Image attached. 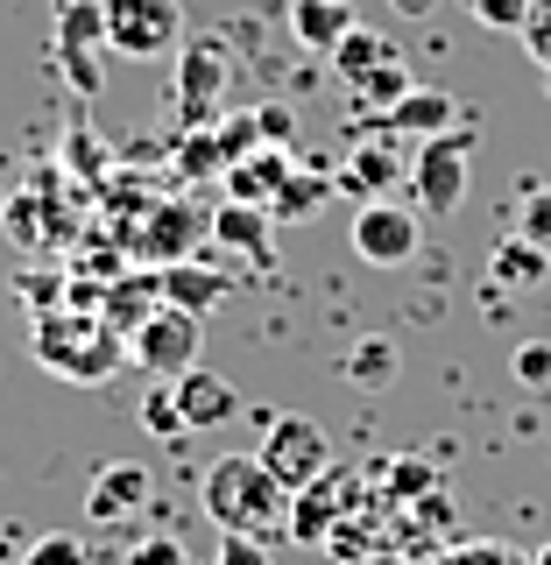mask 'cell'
Instances as JSON below:
<instances>
[{"mask_svg":"<svg viewBox=\"0 0 551 565\" xmlns=\"http://www.w3.org/2000/svg\"><path fill=\"white\" fill-rule=\"evenodd\" d=\"M530 565H551V544H544V552H538V558H530Z\"/></svg>","mask_w":551,"mask_h":565,"instance_id":"60d3db41","label":"cell"},{"mask_svg":"<svg viewBox=\"0 0 551 565\" xmlns=\"http://www.w3.org/2000/svg\"><path fill=\"white\" fill-rule=\"evenodd\" d=\"M523 50L538 57V71H551V0H530V22H523Z\"/></svg>","mask_w":551,"mask_h":565,"instance_id":"d590c367","label":"cell"},{"mask_svg":"<svg viewBox=\"0 0 551 565\" xmlns=\"http://www.w3.org/2000/svg\"><path fill=\"white\" fill-rule=\"evenodd\" d=\"M389 8H396V14H403V22H424V14H432V8H438V0H389Z\"/></svg>","mask_w":551,"mask_h":565,"instance_id":"f35d334b","label":"cell"},{"mask_svg":"<svg viewBox=\"0 0 551 565\" xmlns=\"http://www.w3.org/2000/svg\"><path fill=\"white\" fill-rule=\"evenodd\" d=\"M467 156H474V120H453L446 135L417 141L411 149V199H417V212H432V220L459 212V199H467Z\"/></svg>","mask_w":551,"mask_h":565,"instance_id":"277c9868","label":"cell"},{"mask_svg":"<svg viewBox=\"0 0 551 565\" xmlns=\"http://www.w3.org/2000/svg\"><path fill=\"white\" fill-rule=\"evenodd\" d=\"M177 411H184L191 431H212V424H234L241 417V388L226 375H212V367H191V375H177Z\"/></svg>","mask_w":551,"mask_h":565,"instance_id":"5bb4252c","label":"cell"},{"mask_svg":"<svg viewBox=\"0 0 551 565\" xmlns=\"http://www.w3.org/2000/svg\"><path fill=\"white\" fill-rule=\"evenodd\" d=\"M226 78H234V64H226L220 35L184 43V50H177V120H184V128H212V120H220Z\"/></svg>","mask_w":551,"mask_h":565,"instance_id":"ba28073f","label":"cell"},{"mask_svg":"<svg viewBox=\"0 0 551 565\" xmlns=\"http://www.w3.org/2000/svg\"><path fill=\"white\" fill-rule=\"evenodd\" d=\"M459 120V106L446 99V93H424V85H411L389 114H375V128L382 135H403V141H432V135H446Z\"/></svg>","mask_w":551,"mask_h":565,"instance_id":"e0dca14e","label":"cell"},{"mask_svg":"<svg viewBox=\"0 0 551 565\" xmlns=\"http://www.w3.org/2000/svg\"><path fill=\"white\" fill-rule=\"evenodd\" d=\"M347 93H353V114L375 120V114H389V106L411 93V71H403V64H382V71H368L361 85H347Z\"/></svg>","mask_w":551,"mask_h":565,"instance_id":"603a6c76","label":"cell"},{"mask_svg":"<svg viewBox=\"0 0 551 565\" xmlns=\"http://www.w3.org/2000/svg\"><path fill=\"white\" fill-rule=\"evenodd\" d=\"M212 241V212H199L191 199H163L149 205V220L128 234V247L141 262H156V269H170V262H191V247Z\"/></svg>","mask_w":551,"mask_h":565,"instance_id":"8fae6325","label":"cell"},{"mask_svg":"<svg viewBox=\"0 0 551 565\" xmlns=\"http://www.w3.org/2000/svg\"><path fill=\"white\" fill-rule=\"evenodd\" d=\"M255 459L297 494V488H311L318 473L332 467V438H326V424H318V417H297V411H290V417H269V424H262Z\"/></svg>","mask_w":551,"mask_h":565,"instance_id":"8992f818","label":"cell"},{"mask_svg":"<svg viewBox=\"0 0 551 565\" xmlns=\"http://www.w3.org/2000/svg\"><path fill=\"white\" fill-rule=\"evenodd\" d=\"M22 565H85V537H71V530H50V537H35Z\"/></svg>","mask_w":551,"mask_h":565,"instance_id":"f1b7e54d","label":"cell"},{"mask_svg":"<svg viewBox=\"0 0 551 565\" xmlns=\"http://www.w3.org/2000/svg\"><path fill=\"white\" fill-rule=\"evenodd\" d=\"M326 64H332V78H340V85H361L368 71H382V64H403V50L389 43V35H375V29H361V22H353V29H347V43L332 50Z\"/></svg>","mask_w":551,"mask_h":565,"instance_id":"44dd1931","label":"cell"},{"mask_svg":"<svg viewBox=\"0 0 551 565\" xmlns=\"http://www.w3.org/2000/svg\"><path fill=\"white\" fill-rule=\"evenodd\" d=\"M347 375L361 382V388L389 382V375H396V340H361V347L347 353Z\"/></svg>","mask_w":551,"mask_h":565,"instance_id":"d4e9b609","label":"cell"},{"mask_svg":"<svg viewBox=\"0 0 551 565\" xmlns=\"http://www.w3.org/2000/svg\"><path fill=\"white\" fill-rule=\"evenodd\" d=\"M488 282H502V290H544V282H551V247L523 241V234L495 241V255H488Z\"/></svg>","mask_w":551,"mask_h":565,"instance_id":"ffe728a7","label":"cell"},{"mask_svg":"<svg viewBox=\"0 0 551 565\" xmlns=\"http://www.w3.org/2000/svg\"><path fill=\"white\" fill-rule=\"evenodd\" d=\"M212 241H220V247H234V255H247L255 269H269V262H276V220H269L262 205L226 199L220 212H212Z\"/></svg>","mask_w":551,"mask_h":565,"instance_id":"9a60e30c","label":"cell"},{"mask_svg":"<svg viewBox=\"0 0 551 565\" xmlns=\"http://www.w3.org/2000/svg\"><path fill=\"white\" fill-rule=\"evenodd\" d=\"M467 14H474L481 29H495V35H523L530 0H467Z\"/></svg>","mask_w":551,"mask_h":565,"instance_id":"4316f807","label":"cell"},{"mask_svg":"<svg viewBox=\"0 0 551 565\" xmlns=\"http://www.w3.org/2000/svg\"><path fill=\"white\" fill-rule=\"evenodd\" d=\"M128 565H191V552H184L177 537H163V530H149V537H135Z\"/></svg>","mask_w":551,"mask_h":565,"instance_id":"d6a6232c","label":"cell"},{"mask_svg":"<svg viewBox=\"0 0 551 565\" xmlns=\"http://www.w3.org/2000/svg\"><path fill=\"white\" fill-rule=\"evenodd\" d=\"M417 149V141H411ZM411 149H403V135H368L361 149L340 163V177H332V191L340 199H353V205H368V199H389L396 184H411Z\"/></svg>","mask_w":551,"mask_h":565,"instance_id":"30bf717a","label":"cell"},{"mask_svg":"<svg viewBox=\"0 0 551 565\" xmlns=\"http://www.w3.org/2000/svg\"><path fill=\"white\" fill-rule=\"evenodd\" d=\"M120 565H128V558H120Z\"/></svg>","mask_w":551,"mask_h":565,"instance_id":"7bdbcfd3","label":"cell"},{"mask_svg":"<svg viewBox=\"0 0 551 565\" xmlns=\"http://www.w3.org/2000/svg\"><path fill=\"white\" fill-rule=\"evenodd\" d=\"M290 177H297V156H290V149H255V156H241V163L226 170V199L269 212V205L283 199V184H290Z\"/></svg>","mask_w":551,"mask_h":565,"instance_id":"2e32d148","label":"cell"},{"mask_svg":"<svg viewBox=\"0 0 551 565\" xmlns=\"http://www.w3.org/2000/svg\"><path fill=\"white\" fill-rule=\"evenodd\" d=\"M29 347H35V361L50 367V375H64V382H114L120 367H128V340H120L114 326H106L99 311H85V305H57V311H35V326H29Z\"/></svg>","mask_w":551,"mask_h":565,"instance_id":"6da1fadb","label":"cell"},{"mask_svg":"<svg viewBox=\"0 0 551 565\" xmlns=\"http://www.w3.org/2000/svg\"><path fill=\"white\" fill-rule=\"evenodd\" d=\"M50 191H57V184H50V177H35V184H22L8 205H0V234H8L14 247H50L71 226L64 212L50 205Z\"/></svg>","mask_w":551,"mask_h":565,"instance_id":"4fadbf2b","label":"cell"},{"mask_svg":"<svg viewBox=\"0 0 551 565\" xmlns=\"http://www.w3.org/2000/svg\"><path fill=\"white\" fill-rule=\"evenodd\" d=\"M361 565H396V558H389V552H368V558H361Z\"/></svg>","mask_w":551,"mask_h":565,"instance_id":"ab89813d","label":"cell"},{"mask_svg":"<svg viewBox=\"0 0 551 565\" xmlns=\"http://www.w3.org/2000/svg\"><path fill=\"white\" fill-rule=\"evenodd\" d=\"M517 234H523V241H538V247H551V184L523 191V205H517Z\"/></svg>","mask_w":551,"mask_h":565,"instance_id":"4dcf8cb0","label":"cell"},{"mask_svg":"<svg viewBox=\"0 0 551 565\" xmlns=\"http://www.w3.org/2000/svg\"><path fill=\"white\" fill-rule=\"evenodd\" d=\"M106 8V50L128 64H156L184 50V0H99Z\"/></svg>","mask_w":551,"mask_h":565,"instance_id":"3957f363","label":"cell"},{"mask_svg":"<svg viewBox=\"0 0 551 565\" xmlns=\"http://www.w3.org/2000/svg\"><path fill=\"white\" fill-rule=\"evenodd\" d=\"M353 255L361 262H375V269H403V262L417 255V241H424V226H417V212L411 205H396V199H368V205H353Z\"/></svg>","mask_w":551,"mask_h":565,"instance_id":"9c48e42d","label":"cell"},{"mask_svg":"<svg viewBox=\"0 0 551 565\" xmlns=\"http://www.w3.org/2000/svg\"><path fill=\"white\" fill-rule=\"evenodd\" d=\"M220 297H226V276L220 269H199V262H170L163 269V305L177 311H220Z\"/></svg>","mask_w":551,"mask_h":565,"instance_id":"7402d4cb","label":"cell"},{"mask_svg":"<svg viewBox=\"0 0 551 565\" xmlns=\"http://www.w3.org/2000/svg\"><path fill=\"white\" fill-rule=\"evenodd\" d=\"M57 64H64V78H71V85H78V93H85V99H93V93H99V64H93V50H57Z\"/></svg>","mask_w":551,"mask_h":565,"instance_id":"74e56055","label":"cell"},{"mask_svg":"<svg viewBox=\"0 0 551 565\" xmlns=\"http://www.w3.org/2000/svg\"><path fill=\"white\" fill-rule=\"evenodd\" d=\"M283 22H290V35L305 50L332 57V50L347 43V29H353V0H290V8H283Z\"/></svg>","mask_w":551,"mask_h":565,"instance_id":"ac0fdd59","label":"cell"},{"mask_svg":"<svg viewBox=\"0 0 551 565\" xmlns=\"http://www.w3.org/2000/svg\"><path fill=\"white\" fill-rule=\"evenodd\" d=\"M199 509H205V523H220V530L269 537V530L290 516V488H283L255 452H226V459H212V467H205Z\"/></svg>","mask_w":551,"mask_h":565,"instance_id":"7a4b0ae2","label":"cell"},{"mask_svg":"<svg viewBox=\"0 0 551 565\" xmlns=\"http://www.w3.org/2000/svg\"><path fill=\"white\" fill-rule=\"evenodd\" d=\"M509 375H517V388H551V340H523L509 353Z\"/></svg>","mask_w":551,"mask_h":565,"instance_id":"83f0119b","label":"cell"},{"mask_svg":"<svg viewBox=\"0 0 551 565\" xmlns=\"http://www.w3.org/2000/svg\"><path fill=\"white\" fill-rule=\"evenodd\" d=\"M544 85H551V71H544Z\"/></svg>","mask_w":551,"mask_h":565,"instance_id":"b9f144b4","label":"cell"},{"mask_svg":"<svg viewBox=\"0 0 551 565\" xmlns=\"http://www.w3.org/2000/svg\"><path fill=\"white\" fill-rule=\"evenodd\" d=\"M326 191H332V177H318V170H297L290 184H283V199L269 205V220H276V226H283V220H297V212H311L318 199H326Z\"/></svg>","mask_w":551,"mask_h":565,"instance_id":"484cf974","label":"cell"},{"mask_svg":"<svg viewBox=\"0 0 551 565\" xmlns=\"http://www.w3.org/2000/svg\"><path fill=\"white\" fill-rule=\"evenodd\" d=\"M212 565H269V544L262 537H241V530H220V552Z\"/></svg>","mask_w":551,"mask_h":565,"instance_id":"e575fe53","label":"cell"},{"mask_svg":"<svg viewBox=\"0 0 551 565\" xmlns=\"http://www.w3.org/2000/svg\"><path fill=\"white\" fill-rule=\"evenodd\" d=\"M432 565H530V558L509 552V544H453V552L432 558Z\"/></svg>","mask_w":551,"mask_h":565,"instance_id":"836d02e7","label":"cell"},{"mask_svg":"<svg viewBox=\"0 0 551 565\" xmlns=\"http://www.w3.org/2000/svg\"><path fill=\"white\" fill-rule=\"evenodd\" d=\"M149 494H156L149 467H141V459H114V467H99L93 488H85V516L93 523H128L135 509H149Z\"/></svg>","mask_w":551,"mask_h":565,"instance_id":"7c38bea8","label":"cell"},{"mask_svg":"<svg viewBox=\"0 0 551 565\" xmlns=\"http://www.w3.org/2000/svg\"><path fill=\"white\" fill-rule=\"evenodd\" d=\"M199 340H205V318L199 311H177V305H156L141 326L128 332V361L156 382H177L199 367Z\"/></svg>","mask_w":551,"mask_h":565,"instance_id":"5b68a950","label":"cell"},{"mask_svg":"<svg viewBox=\"0 0 551 565\" xmlns=\"http://www.w3.org/2000/svg\"><path fill=\"white\" fill-rule=\"evenodd\" d=\"M255 128H262L269 149H290V141H297V114H290V106H255Z\"/></svg>","mask_w":551,"mask_h":565,"instance_id":"8d00e7d4","label":"cell"},{"mask_svg":"<svg viewBox=\"0 0 551 565\" xmlns=\"http://www.w3.org/2000/svg\"><path fill=\"white\" fill-rule=\"evenodd\" d=\"M353 494H361V481H353L347 467H326L311 488H297V494H290L283 537H290V544H305V552H326V544H332V530H340V523L353 516Z\"/></svg>","mask_w":551,"mask_h":565,"instance_id":"52a82bcc","label":"cell"},{"mask_svg":"<svg viewBox=\"0 0 551 565\" xmlns=\"http://www.w3.org/2000/svg\"><path fill=\"white\" fill-rule=\"evenodd\" d=\"M71 276H50V269H29V276H14V297H29L35 311H57V305H71V290H64Z\"/></svg>","mask_w":551,"mask_h":565,"instance_id":"f546056e","label":"cell"},{"mask_svg":"<svg viewBox=\"0 0 551 565\" xmlns=\"http://www.w3.org/2000/svg\"><path fill=\"white\" fill-rule=\"evenodd\" d=\"M141 431H149V438H163V446L191 438V424H184V411H177V388H170V382L141 396Z\"/></svg>","mask_w":551,"mask_h":565,"instance_id":"cb8c5ba5","label":"cell"},{"mask_svg":"<svg viewBox=\"0 0 551 565\" xmlns=\"http://www.w3.org/2000/svg\"><path fill=\"white\" fill-rule=\"evenodd\" d=\"M432 481H438L432 459H403V467H389V488H396L403 502H432Z\"/></svg>","mask_w":551,"mask_h":565,"instance_id":"1f68e13d","label":"cell"},{"mask_svg":"<svg viewBox=\"0 0 551 565\" xmlns=\"http://www.w3.org/2000/svg\"><path fill=\"white\" fill-rule=\"evenodd\" d=\"M156 305H163V269H141V276H114V282H106L99 318L120 332V340H128V332H135Z\"/></svg>","mask_w":551,"mask_h":565,"instance_id":"d6986e66","label":"cell"}]
</instances>
